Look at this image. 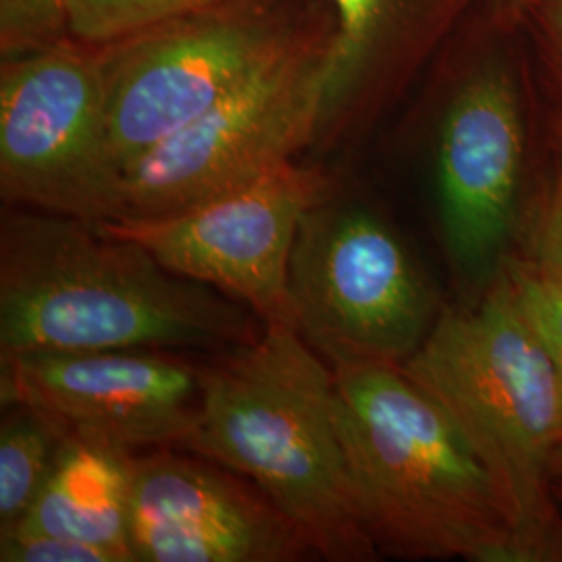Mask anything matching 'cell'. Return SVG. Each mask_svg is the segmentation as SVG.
I'll return each mask as SVG.
<instances>
[{"label":"cell","mask_w":562,"mask_h":562,"mask_svg":"<svg viewBox=\"0 0 562 562\" xmlns=\"http://www.w3.org/2000/svg\"><path fill=\"white\" fill-rule=\"evenodd\" d=\"M0 192L7 202L83 222L125 215L104 59L53 42L2 65Z\"/></svg>","instance_id":"cell-7"},{"label":"cell","mask_w":562,"mask_h":562,"mask_svg":"<svg viewBox=\"0 0 562 562\" xmlns=\"http://www.w3.org/2000/svg\"><path fill=\"white\" fill-rule=\"evenodd\" d=\"M104 59L109 138L123 171L199 120L290 42L259 20L171 23Z\"/></svg>","instance_id":"cell-11"},{"label":"cell","mask_w":562,"mask_h":562,"mask_svg":"<svg viewBox=\"0 0 562 562\" xmlns=\"http://www.w3.org/2000/svg\"><path fill=\"white\" fill-rule=\"evenodd\" d=\"M522 171V121L510 78L485 69L446 109L438 142L443 241L464 269L503 250L515 222Z\"/></svg>","instance_id":"cell-12"},{"label":"cell","mask_w":562,"mask_h":562,"mask_svg":"<svg viewBox=\"0 0 562 562\" xmlns=\"http://www.w3.org/2000/svg\"><path fill=\"white\" fill-rule=\"evenodd\" d=\"M223 0H69L67 30L86 44L138 38L201 15Z\"/></svg>","instance_id":"cell-15"},{"label":"cell","mask_w":562,"mask_h":562,"mask_svg":"<svg viewBox=\"0 0 562 562\" xmlns=\"http://www.w3.org/2000/svg\"><path fill=\"white\" fill-rule=\"evenodd\" d=\"M527 259L562 283V167L533 223L531 255Z\"/></svg>","instance_id":"cell-20"},{"label":"cell","mask_w":562,"mask_h":562,"mask_svg":"<svg viewBox=\"0 0 562 562\" xmlns=\"http://www.w3.org/2000/svg\"><path fill=\"white\" fill-rule=\"evenodd\" d=\"M204 362L180 350L23 352L0 359L2 404L41 413L63 438L140 452L186 448L202 408Z\"/></svg>","instance_id":"cell-9"},{"label":"cell","mask_w":562,"mask_h":562,"mask_svg":"<svg viewBox=\"0 0 562 562\" xmlns=\"http://www.w3.org/2000/svg\"><path fill=\"white\" fill-rule=\"evenodd\" d=\"M334 396L331 364L296 327L265 325L257 340L204 362L201 417L183 450L255 483L317 559L375 561Z\"/></svg>","instance_id":"cell-2"},{"label":"cell","mask_w":562,"mask_h":562,"mask_svg":"<svg viewBox=\"0 0 562 562\" xmlns=\"http://www.w3.org/2000/svg\"><path fill=\"white\" fill-rule=\"evenodd\" d=\"M246 304L169 271L99 223L44 211L0 222V359L23 352H222L257 340Z\"/></svg>","instance_id":"cell-1"},{"label":"cell","mask_w":562,"mask_h":562,"mask_svg":"<svg viewBox=\"0 0 562 562\" xmlns=\"http://www.w3.org/2000/svg\"><path fill=\"white\" fill-rule=\"evenodd\" d=\"M325 115L327 48L290 41L213 109L123 171V217L176 213L261 180L292 162Z\"/></svg>","instance_id":"cell-6"},{"label":"cell","mask_w":562,"mask_h":562,"mask_svg":"<svg viewBox=\"0 0 562 562\" xmlns=\"http://www.w3.org/2000/svg\"><path fill=\"white\" fill-rule=\"evenodd\" d=\"M336 36L327 44V115L338 113L375 50L390 0H331Z\"/></svg>","instance_id":"cell-16"},{"label":"cell","mask_w":562,"mask_h":562,"mask_svg":"<svg viewBox=\"0 0 562 562\" xmlns=\"http://www.w3.org/2000/svg\"><path fill=\"white\" fill-rule=\"evenodd\" d=\"M554 20H557V25H559V34H561L562 42V0H557V7H554Z\"/></svg>","instance_id":"cell-21"},{"label":"cell","mask_w":562,"mask_h":562,"mask_svg":"<svg viewBox=\"0 0 562 562\" xmlns=\"http://www.w3.org/2000/svg\"><path fill=\"white\" fill-rule=\"evenodd\" d=\"M525 317L554 362L562 387V283L531 259L506 262L503 271Z\"/></svg>","instance_id":"cell-17"},{"label":"cell","mask_w":562,"mask_h":562,"mask_svg":"<svg viewBox=\"0 0 562 562\" xmlns=\"http://www.w3.org/2000/svg\"><path fill=\"white\" fill-rule=\"evenodd\" d=\"M0 562H120V559L94 543L13 527L0 531Z\"/></svg>","instance_id":"cell-19"},{"label":"cell","mask_w":562,"mask_h":562,"mask_svg":"<svg viewBox=\"0 0 562 562\" xmlns=\"http://www.w3.org/2000/svg\"><path fill=\"white\" fill-rule=\"evenodd\" d=\"M292 323L334 369L404 364L440 311L401 236L359 204H315L290 257Z\"/></svg>","instance_id":"cell-5"},{"label":"cell","mask_w":562,"mask_h":562,"mask_svg":"<svg viewBox=\"0 0 562 562\" xmlns=\"http://www.w3.org/2000/svg\"><path fill=\"white\" fill-rule=\"evenodd\" d=\"M136 454L109 443L65 438L36 503L15 527L94 543L120 562H136L130 546Z\"/></svg>","instance_id":"cell-13"},{"label":"cell","mask_w":562,"mask_h":562,"mask_svg":"<svg viewBox=\"0 0 562 562\" xmlns=\"http://www.w3.org/2000/svg\"><path fill=\"white\" fill-rule=\"evenodd\" d=\"M334 375L346 461L380 550L404 559L533 562L480 457L402 364H350Z\"/></svg>","instance_id":"cell-3"},{"label":"cell","mask_w":562,"mask_h":562,"mask_svg":"<svg viewBox=\"0 0 562 562\" xmlns=\"http://www.w3.org/2000/svg\"><path fill=\"white\" fill-rule=\"evenodd\" d=\"M4 408L0 423V531L25 519L65 440L34 408L23 404Z\"/></svg>","instance_id":"cell-14"},{"label":"cell","mask_w":562,"mask_h":562,"mask_svg":"<svg viewBox=\"0 0 562 562\" xmlns=\"http://www.w3.org/2000/svg\"><path fill=\"white\" fill-rule=\"evenodd\" d=\"M442 404L503 494L531 561L562 559L554 480L562 467V387L503 273L480 301L443 308L402 364Z\"/></svg>","instance_id":"cell-4"},{"label":"cell","mask_w":562,"mask_h":562,"mask_svg":"<svg viewBox=\"0 0 562 562\" xmlns=\"http://www.w3.org/2000/svg\"><path fill=\"white\" fill-rule=\"evenodd\" d=\"M130 546L136 562L317 559L255 483L183 448L136 454Z\"/></svg>","instance_id":"cell-10"},{"label":"cell","mask_w":562,"mask_h":562,"mask_svg":"<svg viewBox=\"0 0 562 562\" xmlns=\"http://www.w3.org/2000/svg\"><path fill=\"white\" fill-rule=\"evenodd\" d=\"M329 196L319 171L285 162L244 188L167 215L99 223L181 278L246 304L265 325L292 323L288 271L304 215Z\"/></svg>","instance_id":"cell-8"},{"label":"cell","mask_w":562,"mask_h":562,"mask_svg":"<svg viewBox=\"0 0 562 562\" xmlns=\"http://www.w3.org/2000/svg\"><path fill=\"white\" fill-rule=\"evenodd\" d=\"M69 0H0V44L7 57H18L53 44L67 27Z\"/></svg>","instance_id":"cell-18"}]
</instances>
